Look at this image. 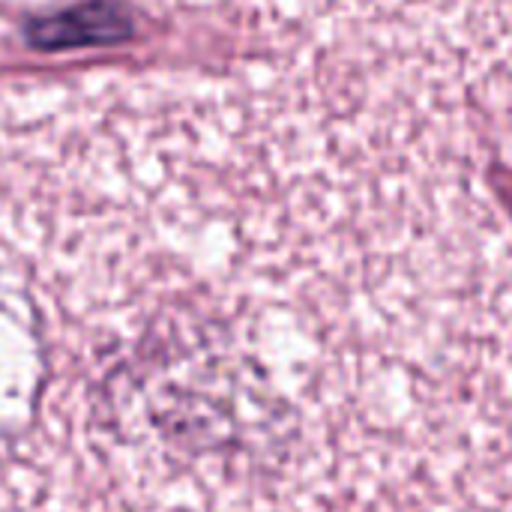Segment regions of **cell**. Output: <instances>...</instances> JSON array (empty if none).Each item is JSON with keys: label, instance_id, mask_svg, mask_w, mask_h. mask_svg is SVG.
<instances>
[{"label": "cell", "instance_id": "cell-1", "mask_svg": "<svg viewBox=\"0 0 512 512\" xmlns=\"http://www.w3.org/2000/svg\"><path fill=\"white\" fill-rule=\"evenodd\" d=\"M129 33H132L129 18L123 15V9L117 3L90 0V3L72 6V9L30 27V42L45 51H60V48L120 42Z\"/></svg>", "mask_w": 512, "mask_h": 512}]
</instances>
